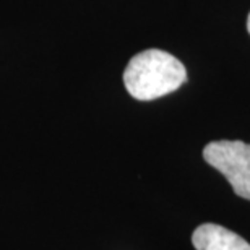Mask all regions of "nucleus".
Listing matches in <instances>:
<instances>
[{"mask_svg":"<svg viewBox=\"0 0 250 250\" xmlns=\"http://www.w3.org/2000/svg\"><path fill=\"white\" fill-rule=\"evenodd\" d=\"M192 244L197 250H250L246 239L213 223H205L195 229Z\"/></svg>","mask_w":250,"mask_h":250,"instance_id":"7ed1b4c3","label":"nucleus"},{"mask_svg":"<svg viewBox=\"0 0 250 250\" xmlns=\"http://www.w3.org/2000/svg\"><path fill=\"white\" fill-rule=\"evenodd\" d=\"M247 31L250 34V13H249V18H247Z\"/></svg>","mask_w":250,"mask_h":250,"instance_id":"20e7f679","label":"nucleus"},{"mask_svg":"<svg viewBox=\"0 0 250 250\" xmlns=\"http://www.w3.org/2000/svg\"><path fill=\"white\" fill-rule=\"evenodd\" d=\"M187 82L184 63L161 49H148L130 59L124 72L128 94L138 101H153L174 93Z\"/></svg>","mask_w":250,"mask_h":250,"instance_id":"f257e3e1","label":"nucleus"},{"mask_svg":"<svg viewBox=\"0 0 250 250\" xmlns=\"http://www.w3.org/2000/svg\"><path fill=\"white\" fill-rule=\"evenodd\" d=\"M203 158L231 184L234 193L250 200V145L241 140H219L208 143Z\"/></svg>","mask_w":250,"mask_h":250,"instance_id":"f03ea898","label":"nucleus"}]
</instances>
